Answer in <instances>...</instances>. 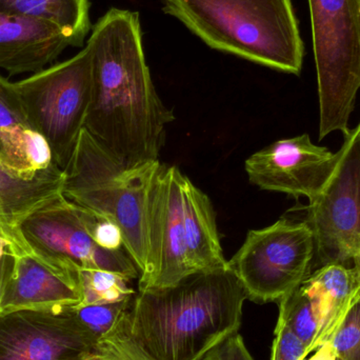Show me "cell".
Masks as SVG:
<instances>
[{
	"instance_id": "18",
	"label": "cell",
	"mask_w": 360,
	"mask_h": 360,
	"mask_svg": "<svg viewBox=\"0 0 360 360\" xmlns=\"http://www.w3.org/2000/svg\"><path fill=\"white\" fill-rule=\"evenodd\" d=\"M0 13L52 23L82 46L91 29L90 0H0Z\"/></svg>"
},
{
	"instance_id": "21",
	"label": "cell",
	"mask_w": 360,
	"mask_h": 360,
	"mask_svg": "<svg viewBox=\"0 0 360 360\" xmlns=\"http://www.w3.org/2000/svg\"><path fill=\"white\" fill-rule=\"evenodd\" d=\"M134 297L116 304L74 307V310L79 321L99 340L111 331L122 315L130 310Z\"/></svg>"
},
{
	"instance_id": "25",
	"label": "cell",
	"mask_w": 360,
	"mask_h": 360,
	"mask_svg": "<svg viewBox=\"0 0 360 360\" xmlns=\"http://www.w3.org/2000/svg\"><path fill=\"white\" fill-rule=\"evenodd\" d=\"M200 360H254L239 331L222 338Z\"/></svg>"
},
{
	"instance_id": "30",
	"label": "cell",
	"mask_w": 360,
	"mask_h": 360,
	"mask_svg": "<svg viewBox=\"0 0 360 360\" xmlns=\"http://www.w3.org/2000/svg\"><path fill=\"white\" fill-rule=\"evenodd\" d=\"M336 360H340V359H336Z\"/></svg>"
},
{
	"instance_id": "1",
	"label": "cell",
	"mask_w": 360,
	"mask_h": 360,
	"mask_svg": "<svg viewBox=\"0 0 360 360\" xmlns=\"http://www.w3.org/2000/svg\"><path fill=\"white\" fill-rule=\"evenodd\" d=\"M86 46L92 54L93 91L84 129L124 164L158 160L167 127L175 118L152 80L139 13L108 11Z\"/></svg>"
},
{
	"instance_id": "9",
	"label": "cell",
	"mask_w": 360,
	"mask_h": 360,
	"mask_svg": "<svg viewBox=\"0 0 360 360\" xmlns=\"http://www.w3.org/2000/svg\"><path fill=\"white\" fill-rule=\"evenodd\" d=\"M20 231L32 249L71 262L77 268L111 271L130 281L141 277L126 249L109 251L93 240L84 228L79 207L63 194L27 216Z\"/></svg>"
},
{
	"instance_id": "7",
	"label": "cell",
	"mask_w": 360,
	"mask_h": 360,
	"mask_svg": "<svg viewBox=\"0 0 360 360\" xmlns=\"http://www.w3.org/2000/svg\"><path fill=\"white\" fill-rule=\"evenodd\" d=\"M315 238L308 222L281 218L248 232L228 266L256 304L279 302L311 274Z\"/></svg>"
},
{
	"instance_id": "12",
	"label": "cell",
	"mask_w": 360,
	"mask_h": 360,
	"mask_svg": "<svg viewBox=\"0 0 360 360\" xmlns=\"http://www.w3.org/2000/svg\"><path fill=\"white\" fill-rule=\"evenodd\" d=\"M79 270L71 262L32 248L30 252L14 256L0 314L79 306L82 302Z\"/></svg>"
},
{
	"instance_id": "2",
	"label": "cell",
	"mask_w": 360,
	"mask_h": 360,
	"mask_svg": "<svg viewBox=\"0 0 360 360\" xmlns=\"http://www.w3.org/2000/svg\"><path fill=\"white\" fill-rule=\"evenodd\" d=\"M247 292L229 269L188 275L175 285L139 291L131 331L152 360H200L239 331Z\"/></svg>"
},
{
	"instance_id": "28",
	"label": "cell",
	"mask_w": 360,
	"mask_h": 360,
	"mask_svg": "<svg viewBox=\"0 0 360 360\" xmlns=\"http://www.w3.org/2000/svg\"><path fill=\"white\" fill-rule=\"evenodd\" d=\"M21 253H22V252L19 251L16 245H15L12 241L8 240V238L0 235V257L6 255H10L14 257V256Z\"/></svg>"
},
{
	"instance_id": "27",
	"label": "cell",
	"mask_w": 360,
	"mask_h": 360,
	"mask_svg": "<svg viewBox=\"0 0 360 360\" xmlns=\"http://www.w3.org/2000/svg\"><path fill=\"white\" fill-rule=\"evenodd\" d=\"M314 354L307 360H336L335 350L331 342H328L326 344L321 345L319 348L314 351Z\"/></svg>"
},
{
	"instance_id": "13",
	"label": "cell",
	"mask_w": 360,
	"mask_h": 360,
	"mask_svg": "<svg viewBox=\"0 0 360 360\" xmlns=\"http://www.w3.org/2000/svg\"><path fill=\"white\" fill-rule=\"evenodd\" d=\"M181 175L176 167L162 164L156 174L151 264L148 272L139 277V291L170 287L194 274L184 239Z\"/></svg>"
},
{
	"instance_id": "23",
	"label": "cell",
	"mask_w": 360,
	"mask_h": 360,
	"mask_svg": "<svg viewBox=\"0 0 360 360\" xmlns=\"http://www.w3.org/2000/svg\"><path fill=\"white\" fill-rule=\"evenodd\" d=\"M79 212L84 228L99 247L109 251L126 249L122 231L115 222L84 207H79Z\"/></svg>"
},
{
	"instance_id": "6",
	"label": "cell",
	"mask_w": 360,
	"mask_h": 360,
	"mask_svg": "<svg viewBox=\"0 0 360 360\" xmlns=\"http://www.w3.org/2000/svg\"><path fill=\"white\" fill-rule=\"evenodd\" d=\"M32 126L65 170L84 128L92 101L93 60L88 46L67 60L15 82Z\"/></svg>"
},
{
	"instance_id": "29",
	"label": "cell",
	"mask_w": 360,
	"mask_h": 360,
	"mask_svg": "<svg viewBox=\"0 0 360 360\" xmlns=\"http://www.w3.org/2000/svg\"><path fill=\"white\" fill-rule=\"evenodd\" d=\"M353 262H354V266H356L357 269H359L360 272V254L359 255H357L356 257L353 259Z\"/></svg>"
},
{
	"instance_id": "17",
	"label": "cell",
	"mask_w": 360,
	"mask_h": 360,
	"mask_svg": "<svg viewBox=\"0 0 360 360\" xmlns=\"http://www.w3.org/2000/svg\"><path fill=\"white\" fill-rule=\"evenodd\" d=\"M180 188L186 254L193 272L226 268L211 199L184 174Z\"/></svg>"
},
{
	"instance_id": "14",
	"label": "cell",
	"mask_w": 360,
	"mask_h": 360,
	"mask_svg": "<svg viewBox=\"0 0 360 360\" xmlns=\"http://www.w3.org/2000/svg\"><path fill=\"white\" fill-rule=\"evenodd\" d=\"M57 166L50 146L32 126L15 82L0 73V168L33 180Z\"/></svg>"
},
{
	"instance_id": "26",
	"label": "cell",
	"mask_w": 360,
	"mask_h": 360,
	"mask_svg": "<svg viewBox=\"0 0 360 360\" xmlns=\"http://www.w3.org/2000/svg\"><path fill=\"white\" fill-rule=\"evenodd\" d=\"M13 259H14V257L10 255L2 256V257H0V304H1L2 295H4V285H6V279H8L11 269H12Z\"/></svg>"
},
{
	"instance_id": "8",
	"label": "cell",
	"mask_w": 360,
	"mask_h": 360,
	"mask_svg": "<svg viewBox=\"0 0 360 360\" xmlns=\"http://www.w3.org/2000/svg\"><path fill=\"white\" fill-rule=\"evenodd\" d=\"M345 139L333 174L309 202L306 221L321 266L345 264L360 254V122Z\"/></svg>"
},
{
	"instance_id": "15",
	"label": "cell",
	"mask_w": 360,
	"mask_h": 360,
	"mask_svg": "<svg viewBox=\"0 0 360 360\" xmlns=\"http://www.w3.org/2000/svg\"><path fill=\"white\" fill-rule=\"evenodd\" d=\"M74 46L52 23L0 13V71L10 76L34 74L52 65Z\"/></svg>"
},
{
	"instance_id": "11",
	"label": "cell",
	"mask_w": 360,
	"mask_h": 360,
	"mask_svg": "<svg viewBox=\"0 0 360 360\" xmlns=\"http://www.w3.org/2000/svg\"><path fill=\"white\" fill-rule=\"evenodd\" d=\"M340 151L332 153L311 141L308 134L281 139L245 160L250 182L262 190L292 196H317L333 174Z\"/></svg>"
},
{
	"instance_id": "10",
	"label": "cell",
	"mask_w": 360,
	"mask_h": 360,
	"mask_svg": "<svg viewBox=\"0 0 360 360\" xmlns=\"http://www.w3.org/2000/svg\"><path fill=\"white\" fill-rule=\"evenodd\" d=\"M97 342L74 307L0 314V360H79Z\"/></svg>"
},
{
	"instance_id": "16",
	"label": "cell",
	"mask_w": 360,
	"mask_h": 360,
	"mask_svg": "<svg viewBox=\"0 0 360 360\" xmlns=\"http://www.w3.org/2000/svg\"><path fill=\"white\" fill-rule=\"evenodd\" d=\"M314 307L321 327L319 348L330 342L360 296V272L356 266L331 264L311 273L300 285Z\"/></svg>"
},
{
	"instance_id": "4",
	"label": "cell",
	"mask_w": 360,
	"mask_h": 360,
	"mask_svg": "<svg viewBox=\"0 0 360 360\" xmlns=\"http://www.w3.org/2000/svg\"><path fill=\"white\" fill-rule=\"evenodd\" d=\"M215 50L285 73L302 72L304 44L291 0H162Z\"/></svg>"
},
{
	"instance_id": "20",
	"label": "cell",
	"mask_w": 360,
	"mask_h": 360,
	"mask_svg": "<svg viewBox=\"0 0 360 360\" xmlns=\"http://www.w3.org/2000/svg\"><path fill=\"white\" fill-rule=\"evenodd\" d=\"M279 317L289 329L304 342L309 353L319 348L321 327L315 314L312 302L302 288L294 290L289 295L279 300Z\"/></svg>"
},
{
	"instance_id": "24",
	"label": "cell",
	"mask_w": 360,
	"mask_h": 360,
	"mask_svg": "<svg viewBox=\"0 0 360 360\" xmlns=\"http://www.w3.org/2000/svg\"><path fill=\"white\" fill-rule=\"evenodd\" d=\"M274 336L271 360H304L310 354L304 342L279 316Z\"/></svg>"
},
{
	"instance_id": "5",
	"label": "cell",
	"mask_w": 360,
	"mask_h": 360,
	"mask_svg": "<svg viewBox=\"0 0 360 360\" xmlns=\"http://www.w3.org/2000/svg\"><path fill=\"white\" fill-rule=\"evenodd\" d=\"M319 80L323 139L350 134L349 120L360 89V0H308Z\"/></svg>"
},
{
	"instance_id": "22",
	"label": "cell",
	"mask_w": 360,
	"mask_h": 360,
	"mask_svg": "<svg viewBox=\"0 0 360 360\" xmlns=\"http://www.w3.org/2000/svg\"><path fill=\"white\" fill-rule=\"evenodd\" d=\"M340 360H360V296L330 340Z\"/></svg>"
},
{
	"instance_id": "3",
	"label": "cell",
	"mask_w": 360,
	"mask_h": 360,
	"mask_svg": "<svg viewBox=\"0 0 360 360\" xmlns=\"http://www.w3.org/2000/svg\"><path fill=\"white\" fill-rule=\"evenodd\" d=\"M160 166V160L124 164L82 129L63 170V196L120 226L141 276L151 264L154 188Z\"/></svg>"
},
{
	"instance_id": "19",
	"label": "cell",
	"mask_w": 360,
	"mask_h": 360,
	"mask_svg": "<svg viewBox=\"0 0 360 360\" xmlns=\"http://www.w3.org/2000/svg\"><path fill=\"white\" fill-rule=\"evenodd\" d=\"M82 302L78 307L116 304L136 295L130 279L111 271L80 269Z\"/></svg>"
}]
</instances>
